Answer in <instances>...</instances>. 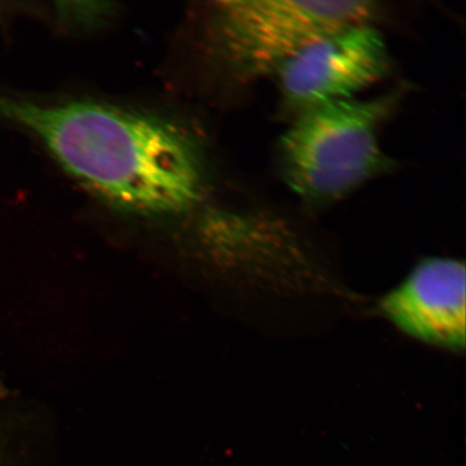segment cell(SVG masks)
I'll return each mask as SVG.
<instances>
[{
    "label": "cell",
    "instance_id": "cell-1",
    "mask_svg": "<svg viewBox=\"0 0 466 466\" xmlns=\"http://www.w3.org/2000/svg\"><path fill=\"white\" fill-rule=\"evenodd\" d=\"M0 118L25 127L87 188L127 211L183 212L199 200V155L158 119L95 103L46 106L0 96Z\"/></svg>",
    "mask_w": 466,
    "mask_h": 466
},
{
    "label": "cell",
    "instance_id": "cell-2",
    "mask_svg": "<svg viewBox=\"0 0 466 466\" xmlns=\"http://www.w3.org/2000/svg\"><path fill=\"white\" fill-rule=\"evenodd\" d=\"M398 91L319 105L294 116L279 137L284 183L301 200L326 206L394 167L379 130L398 104Z\"/></svg>",
    "mask_w": 466,
    "mask_h": 466
},
{
    "label": "cell",
    "instance_id": "cell-3",
    "mask_svg": "<svg viewBox=\"0 0 466 466\" xmlns=\"http://www.w3.org/2000/svg\"><path fill=\"white\" fill-rule=\"evenodd\" d=\"M377 11L375 3L364 0L225 2L217 10V33L221 52L241 77H275L307 46L372 22Z\"/></svg>",
    "mask_w": 466,
    "mask_h": 466
},
{
    "label": "cell",
    "instance_id": "cell-4",
    "mask_svg": "<svg viewBox=\"0 0 466 466\" xmlns=\"http://www.w3.org/2000/svg\"><path fill=\"white\" fill-rule=\"evenodd\" d=\"M386 40L372 22L340 29L279 69V106L294 118L325 103L357 97L391 72Z\"/></svg>",
    "mask_w": 466,
    "mask_h": 466
},
{
    "label": "cell",
    "instance_id": "cell-5",
    "mask_svg": "<svg viewBox=\"0 0 466 466\" xmlns=\"http://www.w3.org/2000/svg\"><path fill=\"white\" fill-rule=\"evenodd\" d=\"M466 273L463 261L424 258L379 301L382 316L427 345L463 351Z\"/></svg>",
    "mask_w": 466,
    "mask_h": 466
}]
</instances>
